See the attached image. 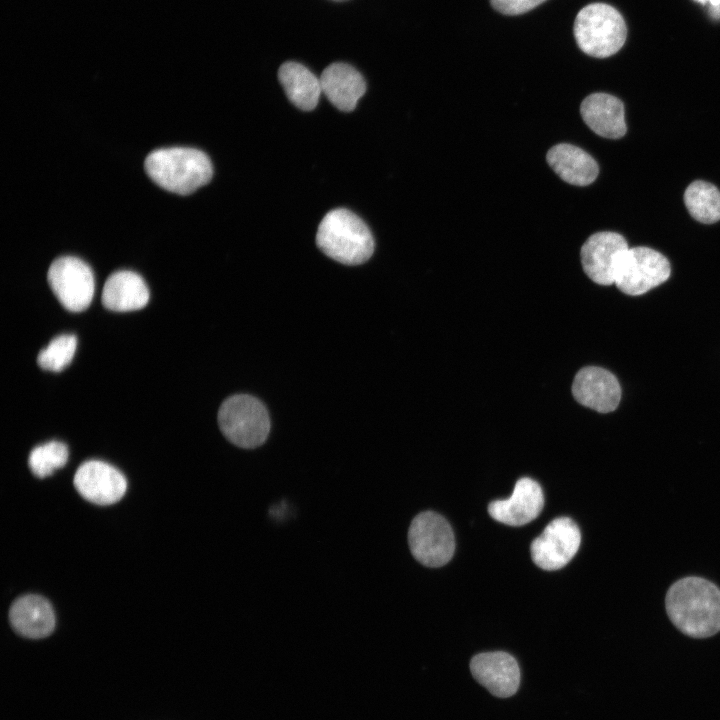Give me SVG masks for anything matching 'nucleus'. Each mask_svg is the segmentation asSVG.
Segmentation results:
<instances>
[{"label":"nucleus","instance_id":"f257e3e1","mask_svg":"<svg viewBox=\"0 0 720 720\" xmlns=\"http://www.w3.org/2000/svg\"><path fill=\"white\" fill-rule=\"evenodd\" d=\"M666 610L684 634L706 638L720 631V589L700 577H685L669 588Z\"/></svg>","mask_w":720,"mask_h":720},{"label":"nucleus","instance_id":"f03ea898","mask_svg":"<svg viewBox=\"0 0 720 720\" xmlns=\"http://www.w3.org/2000/svg\"><path fill=\"white\" fill-rule=\"evenodd\" d=\"M144 167L158 186L180 195L191 194L207 184L213 175L209 157L188 147L154 150L146 157Z\"/></svg>","mask_w":720,"mask_h":720},{"label":"nucleus","instance_id":"7ed1b4c3","mask_svg":"<svg viewBox=\"0 0 720 720\" xmlns=\"http://www.w3.org/2000/svg\"><path fill=\"white\" fill-rule=\"evenodd\" d=\"M316 244L328 257L345 265L366 262L374 252V238L364 223L353 212L334 209L321 220Z\"/></svg>","mask_w":720,"mask_h":720},{"label":"nucleus","instance_id":"20e7f679","mask_svg":"<svg viewBox=\"0 0 720 720\" xmlns=\"http://www.w3.org/2000/svg\"><path fill=\"white\" fill-rule=\"evenodd\" d=\"M627 29L621 14L605 3L583 7L574 22V36L586 54L605 58L618 52L626 40Z\"/></svg>","mask_w":720,"mask_h":720},{"label":"nucleus","instance_id":"39448f33","mask_svg":"<svg viewBox=\"0 0 720 720\" xmlns=\"http://www.w3.org/2000/svg\"><path fill=\"white\" fill-rule=\"evenodd\" d=\"M218 424L224 437L243 449L261 446L270 432L267 409L260 400L247 394L233 395L221 404Z\"/></svg>","mask_w":720,"mask_h":720},{"label":"nucleus","instance_id":"423d86ee","mask_svg":"<svg viewBox=\"0 0 720 720\" xmlns=\"http://www.w3.org/2000/svg\"><path fill=\"white\" fill-rule=\"evenodd\" d=\"M412 556L427 567H440L448 563L455 551V538L448 521L433 511L417 514L407 533Z\"/></svg>","mask_w":720,"mask_h":720},{"label":"nucleus","instance_id":"0eeeda50","mask_svg":"<svg viewBox=\"0 0 720 720\" xmlns=\"http://www.w3.org/2000/svg\"><path fill=\"white\" fill-rule=\"evenodd\" d=\"M668 259L649 247H633L622 257L616 272L615 284L627 295H642L664 283L670 276Z\"/></svg>","mask_w":720,"mask_h":720},{"label":"nucleus","instance_id":"6e6552de","mask_svg":"<svg viewBox=\"0 0 720 720\" xmlns=\"http://www.w3.org/2000/svg\"><path fill=\"white\" fill-rule=\"evenodd\" d=\"M47 280L58 301L71 312L85 310L93 299V272L77 257L62 256L55 259L49 267Z\"/></svg>","mask_w":720,"mask_h":720},{"label":"nucleus","instance_id":"1a4fd4ad","mask_svg":"<svg viewBox=\"0 0 720 720\" xmlns=\"http://www.w3.org/2000/svg\"><path fill=\"white\" fill-rule=\"evenodd\" d=\"M580 542L577 524L568 517L556 518L532 541V560L543 570H558L575 556Z\"/></svg>","mask_w":720,"mask_h":720},{"label":"nucleus","instance_id":"9d476101","mask_svg":"<svg viewBox=\"0 0 720 720\" xmlns=\"http://www.w3.org/2000/svg\"><path fill=\"white\" fill-rule=\"evenodd\" d=\"M628 249L627 241L619 233H594L581 248L583 270L593 282L611 285L615 283L618 265Z\"/></svg>","mask_w":720,"mask_h":720},{"label":"nucleus","instance_id":"9b49d317","mask_svg":"<svg viewBox=\"0 0 720 720\" xmlns=\"http://www.w3.org/2000/svg\"><path fill=\"white\" fill-rule=\"evenodd\" d=\"M74 486L87 501L98 505H110L123 497L127 489V481L124 475L110 464L90 460L77 469Z\"/></svg>","mask_w":720,"mask_h":720},{"label":"nucleus","instance_id":"f8f14e48","mask_svg":"<svg viewBox=\"0 0 720 720\" xmlns=\"http://www.w3.org/2000/svg\"><path fill=\"white\" fill-rule=\"evenodd\" d=\"M470 670L476 681L496 697L513 696L519 688L520 668L507 652L479 653L471 659Z\"/></svg>","mask_w":720,"mask_h":720},{"label":"nucleus","instance_id":"ddd939ff","mask_svg":"<svg viewBox=\"0 0 720 720\" xmlns=\"http://www.w3.org/2000/svg\"><path fill=\"white\" fill-rule=\"evenodd\" d=\"M575 400L583 406L600 413L614 411L621 399V387L617 378L608 370L587 366L580 369L572 384Z\"/></svg>","mask_w":720,"mask_h":720},{"label":"nucleus","instance_id":"4468645a","mask_svg":"<svg viewBox=\"0 0 720 720\" xmlns=\"http://www.w3.org/2000/svg\"><path fill=\"white\" fill-rule=\"evenodd\" d=\"M544 495L541 486L531 478L519 479L512 495L505 500H495L488 505L490 516L510 526L525 525L542 511Z\"/></svg>","mask_w":720,"mask_h":720},{"label":"nucleus","instance_id":"2eb2a0df","mask_svg":"<svg viewBox=\"0 0 720 720\" xmlns=\"http://www.w3.org/2000/svg\"><path fill=\"white\" fill-rule=\"evenodd\" d=\"M586 125L597 135L619 139L626 133L624 105L617 97L607 93H593L580 106Z\"/></svg>","mask_w":720,"mask_h":720},{"label":"nucleus","instance_id":"dca6fc26","mask_svg":"<svg viewBox=\"0 0 720 720\" xmlns=\"http://www.w3.org/2000/svg\"><path fill=\"white\" fill-rule=\"evenodd\" d=\"M322 93L339 110L355 109L366 91L363 76L349 64L337 62L327 66L320 77Z\"/></svg>","mask_w":720,"mask_h":720},{"label":"nucleus","instance_id":"f3484780","mask_svg":"<svg viewBox=\"0 0 720 720\" xmlns=\"http://www.w3.org/2000/svg\"><path fill=\"white\" fill-rule=\"evenodd\" d=\"M9 619L18 634L32 639L48 636L55 627L52 606L39 595H25L14 601Z\"/></svg>","mask_w":720,"mask_h":720},{"label":"nucleus","instance_id":"a211bd4d","mask_svg":"<svg viewBox=\"0 0 720 720\" xmlns=\"http://www.w3.org/2000/svg\"><path fill=\"white\" fill-rule=\"evenodd\" d=\"M546 159L553 171L565 182L586 186L595 181L599 167L597 162L583 149L568 143L553 146Z\"/></svg>","mask_w":720,"mask_h":720},{"label":"nucleus","instance_id":"6ab92c4d","mask_svg":"<svg viewBox=\"0 0 720 720\" xmlns=\"http://www.w3.org/2000/svg\"><path fill=\"white\" fill-rule=\"evenodd\" d=\"M149 301V290L143 278L135 272L120 270L106 280L102 291V304L111 311L138 310Z\"/></svg>","mask_w":720,"mask_h":720},{"label":"nucleus","instance_id":"aec40b11","mask_svg":"<svg viewBox=\"0 0 720 720\" xmlns=\"http://www.w3.org/2000/svg\"><path fill=\"white\" fill-rule=\"evenodd\" d=\"M279 81L288 99L299 109L313 110L322 93L320 79L304 65L288 61L278 71Z\"/></svg>","mask_w":720,"mask_h":720},{"label":"nucleus","instance_id":"412c9836","mask_svg":"<svg viewBox=\"0 0 720 720\" xmlns=\"http://www.w3.org/2000/svg\"><path fill=\"white\" fill-rule=\"evenodd\" d=\"M684 203L690 215L704 224L720 220V191L713 184L696 180L684 192Z\"/></svg>","mask_w":720,"mask_h":720},{"label":"nucleus","instance_id":"4be33fe9","mask_svg":"<svg viewBox=\"0 0 720 720\" xmlns=\"http://www.w3.org/2000/svg\"><path fill=\"white\" fill-rule=\"evenodd\" d=\"M68 460V448L60 441H50L35 447L29 455L28 464L32 473L44 478L63 467Z\"/></svg>","mask_w":720,"mask_h":720},{"label":"nucleus","instance_id":"5701e85b","mask_svg":"<svg viewBox=\"0 0 720 720\" xmlns=\"http://www.w3.org/2000/svg\"><path fill=\"white\" fill-rule=\"evenodd\" d=\"M77 347V338L72 334L55 337L37 357L38 365L48 371L59 372L73 359Z\"/></svg>","mask_w":720,"mask_h":720},{"label":"nucleus","instance_id":"b1692460","mask_svg":"<svg viewBox=\"0 0 720 720\" xmlns=\"http://www.w3.org/2000/svg\"><path fill=\"white\" fill-rule=\"evenodd\" d=\"M546 0H490L498 12L505 15H518L528 12Z\"/></svg>","mask_w":720,"mask_h":720},{"label":"nucleus","instance_id":"393cba45","mask_svg":"<svg viewBox=\"0 0 720 720\" xmlns=\"http://www.w3.org/2000/svg\"><path fill=\"white\" fill-rule=\"evenodd\" d=\"M710 14L713 18H720V5L719 6H711Z\"/></svg>","mask_w":720,"mask_h":720},{"label":"nucleus","instance_id":"a878e982","mask_svg":"<svg viewBox=\"0 0 720 720\" xmlns=\"http://www.w3.org/2000/svg\"><path fill=\"white\" fill-rule=\"evenodd\" d=\"M703 5H705L707 2L711 4V6H719L720 0H695Z\"/></svg>","mask_w":720,"mask_h":720},{"label":"nucleus","instance_id":"bb28decb","mask_svg":"<svg viewBox=\"0 0 720 720\" xmlns=\"http://www.w3.org/2000/svg\"><path fill=\"white\" fill-rule=\"evenodd\" d=\"M334 1H344V0H334Z\"/></svg>","mask_w":720,"mask_h":720}]
</instances>
